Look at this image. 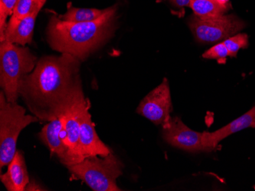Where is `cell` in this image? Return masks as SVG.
Here are the masks:
<instances>
[{
	"label": "cell",
	"mask_w": 255,
	"mask_h": 191,
	"mask_svg": "<svg viewBox=\"0 0 255 191\" xmlns=\"http://www.w3.org/2000/svg\"><path fill=\"white\" fill-rule=\"evenodd\" d=\"M80 65V60L68 54L44 57L37 63L19 86V95L33 115L49 122L86 99Z\"/></svg>",
	"instance_id": "1"
},
{
	"label": "cell",
	"mask_w": 255,
	"mask_h": 191,
	"mask_svg": "<svg viewBox=\"0 0 255 191\" xmlns=\"http://www.w3.org/2000/svg\"><path fill=\"white\" fill-rule=\"evenodd\" d=\"M116 11L115 7L107 8L103 16L87 22H71L52 17L47 31L48 44L54 51L84 61L111 37Z\"/></svg>",
	"instance_id": "2"
},
{
	"label": "cell",
	"mask_w": 255,
	"mask_h": 191,
	"mask_svg": "<svg viewBox=\"0 0 255 191\" xmlns=\"http://www.w3.org/2000/svg\"><path fill=\"white\" fill-rule=\"evenodd\" d=\"M37 58L27 48L9 41L0 43V82L9 103H16L20 82L36 66Z\"/></svg>",
	"instance_id": "3"
},
{
	"label": "cell",
	"mask_w": 255,
	"mask_h": 191,
	"mask_svg": "<svg viewBox=\"0 0 255 191\" xmlns=\"http://www.w3.org/2000/svg\"><path fill=\"white\" fill-rule=\"evenodd\" d=\"M72 179L81 180L95 191H120L117 180L123 175L124 165L113 153L99 158L89 156L81 162L67 165Z\"/></svg>",
	"instance_id": "4"
},
{
	"label": "cell",
	"mask_w": 255,
	"mask_h": 191,
	"mask_svg": "<svg viewBox=\"0 0 255 191\" xmlns=\"http://www.w3.org/2000/svg\"><path fill=\"white\" fill-rule=\"evenodd\" d=\"M25 109L9 103L4 92L0 93V167L8 165L16 153L20 132L32 123L40 121L34 115H25Z\"/></svg>",
	"instance_id": "5"
},
{
	"label": "cell",
	"mask_w": 255,
	"mask_h": 191,
	"mask_svg": "<svg viewBox=\"0 0 255 191\" xmlns=\"http://www.w3.org/2000/svg\"><path fill=\"white\" fill-rule=\"evenodd\" d=\"M189 27L198 42L213 44L237 35L246 28V23L235 15L209 18L195 15L189 21Z\"/></svg>",
	"instance_id": "6"
},
{
	"label": "cell",
	"mask_w": 255,
	"mask_h": 191,
	"mask_svg": "<svg viewBox=\"0 0 255 191\" xmlns=\"http://www.w3.org/2000/svg\"><path fill=\"white\" fill-rule=\"evenodd\" d=\"M136 111L154 125H165L171 118L172 111L171 96L167 78L144 97Z\"/></svg>",
	"instance_id": "7"
},
{
	"label": "cell",
	"mask_w": 255,
	"mask_h": 191,
	"mask_svg": "<svg viewBox=\"0 0 255 191\" xmlns=\"http://www.w3.org/2000/svg\"><path fill=\"white\" fill-rule=\"evenodd\" d=\"M162 127L164 140L174 147L192 152L205 151L202 143L203 132L190 129L178 117L170 118Z\"/></svg>",
	"instance_id": "8"
},
{
	"label": "cell",
	"mask_w": 255,
	"mask_h": 191,
	"mask_svg": "<svg viewBox=\"0 0 255 191\" xmlns=\"http://www.w3.org/2000/svg\"><path fill=\"white\" fill-rule=\"evenodd\" d=\"M90 102L87 100L80 110L79 123H80V147L84 158L89 156L106 157L111 153L110 148L103 143L97 132L95 126L89 113Z\"/></svg>",
	"instance_id": "9"
},
{
	"label": "cell",
	"mask_w": 255,
	"mask_h": 191,
	"mask_svg": "<svg viewBox=\"0 0 255 191\" xmlns=\"http://www.w3.org/2000/svg\"><path fill=\"white\" fill-rule=\"evenodd\" d=\"M86 101L87 99L76 104L67 111L65 115H62L60 118L63 123V129L61 132V136L71 151L74 164L81 162L85 159L80 147V123H79L78 117L80 108Z\"/></svg>",
	"instance_id": "10"
},
{
	"label": "cell",
	"mask_w": 255,
	"mask_h": 191,
	"mask_svg": "<svg viewBox=\"0 0 255 191\" xmlns=\"http://www.w3.org/2000/svg\"><path fill=\"white\" fill-rule=\"evenodd\" d=\"M63 129V123L61 118L49 121L41 129L39 133L40 139L48 146L51 155H56L59 158L63 165H73L74 159L71 151L66 145L61 136Z\"/></svg>",
	"instance_id": "11"
},
{
	"label": "cell",
	"mask_w": 255,
	"mask_h": 191,
	"mask_svg": "<svg viewBox=\"0 0 255 191\" xmlns=\"http://www.w3.org/2000/svg\"><path fill=\"white\" fill-rule=\"evenodd\" d=\"M255 122V105L244 115L234 120L229 125L213 132H203L202 143L206 152H211L217 148L219 142L228 136L246 128L251 127Z\"/></svg>",
	"instance_id": "12"
},
{
	"label": "cell",
	"mask_w": 255,
	"mask_h": 191,
	"mask_svg": "<svg viewBox=\"0 0 255 191\" xmlns=\"http://www.w3.org/2000/svg\"><path fill=\"white\" fill-rule=\"evenodd\" d=\"M0 180L8 191H25L29 183V176L21 151H17L13 159L8 164L6 173L1 175Z\"/></svg>",
	"instance_id": "13"
},
{
	"label": "cell",
	"mask_w": 255,
	"mask_h": 191,
	"mask_svg": "<svg viewBox=\"0 0 255 191\" xmlns=\"http://www.w3.org/2000/svg\"><path fill=\"white\" fill-rule=\"evenodd\" d=\"M38 12L39 11L34 8L28 16L20 21L13 32L11 33L5 41H9L12 44H19L22 46L27 44H31Z\"/></svg>",
	"instance_id": "14"
},
{
	"label": "cell",
	"mask_w": 255,
	"mask_h": 191,
	"mask_svg": "<svg viewBox=\"0 0 255 191\" xmlns=\"http://www.w3.org/2000/svg\"><path fill=\"white\" fill-rule=\"evenodd\" d=\"M196 16L202 18H216L225 15L230 7L225 6L215 0H194L190 5Z\"/></svg>",
	"instance_id": "15"
},
{
	"label": "cell",
	"mask_w": 255,
	"mask_h": 191,
	"mask_svg": "<svg viewBox=\"0 0 255 191\" xmlns=\"http://www.w3.org/2000/svg\"><path fill=\"white\" fill-rule=\"evenodd\" d=\"M34 5H35V0H18L13 13L11 15V18L7 25L5 32L2 36L0 37L1 41H5L11 33L13 32L20 21L32 12L34 9Z\"/></svg>",
	"instance_id": "16"
},
{
	"label": "cell",
	"mask_w": 255,
	"mask_h": 191,
	"mask_svg": "<svg viewBox=\"0 0 255 191\" xmlns=\"http://www.w3.org/2000/svg\"><path fill=\"white\" fill-rule=\"evenodd\" d=\"M107 11L106 9H97V8H81L71 7L67 10L64 15L59 18L63 21H71V22H87V21H96L103 16Z\"/></svg>",
	"instance_id": "17"
},
{
	"label": "cell",
	"mask_w": 255,
	"mask_h": 191,
	"mask_svg": "<svg viewBox=\"0 0 255 191\" xmlns=\"http://www.w3.org/2000/svg\"><path fill=\"white\" fill-rule=\"evenodd\" d=\"M223 44L229 51V57L235 58L241 49H245L249 47V36L247 34L240 33L225 40Z\"/></svg>",
	"instance_id": "18"
},
{
	"label": "cell",
	"mask_w": 255,
	"mask_h": 191,
	"mask_svg": "<svg viewBox=\"0 0 255 191\" xmlns=\"http://www.w3.org/2000/svg\"><path fill=\"white\" fill-rule=\"evenodd\" d=\"M18 0H0V37L3 35L7 28L6 19L12 15Z\"/></svg>",
	"instance_id": "19"
},
{
	"label": "cell",
	"mask_w": 255,
	"mask_h": 191,
	"mask_svg": "<svg viewBox=\"0 0 255 191\" xmlns=\"http://www.w3.org/2000/svg\"><path fill=\"white\" fill-rule=\"evenodd\" d=\"M228 57H229V51L223 42L216 44L203 54V58L205 59H216L223 62L226 61Z\"/></svg>",
	"instance_id": "20"
},
{
	"label": "cell",
	"mask_w": 255,
	"mask_h": 191,
	"mask_svg": "<svg viewBox=\"0 0 255 191\" xmlns=\"http://www.w3.org/2000/svg\"><path fill=\"white\" fill-rule=\"evenodd\" d=\"M25 191H46V190L40 186L37 182H34L33 180L31 182H29L28 185H27Z\"/></svg>",
	"instance_id": "21"
},
{
	"label": "cell",
	"mask_w": 255,
	"mask_h": 191,
	"mask_svg": "<svg viewBox=\"0 0 255 191\" xmlns=\"http://www.w3.org/2000/svg\"><path fill=\"white\" fill-rule=\"evenodd\" d=\"M170 2L175 6L182 8V7L190 6L191 0H170Z\"/></svg>",
	"instance_id": "22"
},
{
	"label": "cell",
	"mask_w": 255,
	"mask_h": 191,
	"mask_svg": "<svg viewBox=\"0 0 255 191\" xmlns=\"http://www.w3.org/2000/svg\"><path fill=\"white\" fill-rule=\"evenodd\" d=\"M47 0H35V5H34V8L38 9V11L42 8L44 6V3H45Z\"/></svg>",
	"instance_id": "23"
},
{
	"label": "cell",
	"mask_w": 255,
	"mask_h": 191,
	"mask_svg": "<svg viewBox=\"0 0 255 191\" xmlns=\"http://www.w3.org/2000/svg\"><path fill=\"white\" fill-rule=\"evenodd\" d=\"M221 5H225V6L230 7V0H216Z\"/></svg>",
	"instance_id": "24"
},
{
	"label": "cell",
	"mask_w": 255,
	"mask_h": 191,
	"mask_svg": "<svg viewBox=\"0 0 255 191\" xmlns=\"http://www.w3.org/2000/svg\"><path fill=\"white\" fill-rule=\"evenodd\" d=\"M252 128H255V122L254 123L253 125H252V127H251Z\"/></svg>",
	"instance_id": "25"
},
{
	"label": "cell",
	"mask_w": 255,
	"mask_h": 191,
	"mask_svg": "<svg viewBox=\"0 0 255 191\" xmlns=\"http://www.w3.org/2000/svg\"><path fill=\"white\" fill-rule=\"evenodd\" d=\"M192 1H194V0H191V2H192Z\"/></svg>",
	"instance_id": "26"
},
{
	"label": "cell",
	"mask_w": 255,
	"mask_h": 191,
	"mask_svg": "<svg viewBox=\"0 0 255 191\" xmlns=\"http://www.w3.org/2000/svg\"></svg>",
	"instance_id": "27"
},
{
	"label": "cell",
	"mask_w": 255,
	"mask_h": 191,
	"mask_svg": "<svg viewBox=\"0 0 255 191\" xmlns=\"http://www.w3.org/2000/svg\"><path fill=\"white\" fill-rule=\"evenodd\" d=\"M215 1H216V0H215Z\"/></svg>",
	"instance_id": "28"
}]
</instances>
